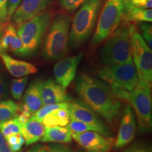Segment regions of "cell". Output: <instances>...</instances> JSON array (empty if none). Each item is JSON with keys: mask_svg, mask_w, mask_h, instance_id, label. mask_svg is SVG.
I'll use <instances>...</instances> for the list:
<instances>
[{"mask_svg": "<svg viewBox=\"0 0 152 152\" xmlns=\"http://www.w3.org/2000/svg\"><path fill=\"white\" fill-rule=\"evenodd\" d=\"M47 147L44 144H37L28 149L26 152H47Z\"/></svg>", "mask_w": 152, "mask_h": 152, "instance_id": "cell-38", "label": "cell"}, {"mask_svg": "<svg viewBox=\"0 0 152 152\" xmlns=\"http://www.w3.org/2000/svg\"><path fill=\"white\" fill-rule=\"evenodd\" d=\"M9 49L14 54L18 56H24V47L23 42L18 34L14 36L9 45Z\"/></svg>", "mask_w": 152, "mask_h": 152, "instance_id": "cell-29", "label": "cell"}, {"mask_svg": "<svg viewBox=\"0 0 152 152\" xmlns=\"http://www.w3.org/2000/svg\"><path fill=\"white\" fill-rule=\"evenodd\" d=\"M53 1L54 0H22L11 16L13 23L18 26L42 13Z\"/></svg>", "mask_w": 152, "mask_h": 152, "instance_id": "cell-14", "label": "cell"}, {"mask_svg": "<svg viewBox=\"0 0 152 152\" xmlns=\"http://www.w3.org/2000/svg\"><path fill=\"white\" fill-rule=\"evenodd\" d=\"M84 53L73 56L62 58L57 61L53 68L55 81L61 86L66 89L75 78L77 68L83 59Z\"/></svg>", "mask_w": 152, "mask_h": 152, "instance_id": "cell-12", "label": "cell"}, {"mask_svg": "<svg viewBox=\"0 0 152 152\" xmlns=\"http://www.w3.org/2000/svg\"><path fill=\"white\" fill-rule=\"evenodd\" d=\"M17 31L12 23H5L4 30L0 37V53H4L9 49V45Z\"/></svg>", "mask_w": 152, "mask_h": 152, "instance_id": "cell-23", "label": "cell"}, {"mask_svg": "<svg viewBox=\"0 0 152 152\" xmlns=\"http://www.w3.org/2000/svg\"><path fill=\"white\" fill-rule=\"evenodd\" d=\"M47 152H72L71 148L64 144H52L47 147Z\"/></svg>", "mask_w": 152, "mask_h": 152, "instance_id": "cell-34", "label": "cell"}, {"mask_svg": "<svg viewBox=\"0 0 152 152\" xmlns=\"http://www.w3.org/2000/svg\"><path fill=\"white\" fill-rule=\"evenodd\" d=\"M99 50L100 59L106 66L132 61L129 27L118 26L109 37Z\"/></svg>", "mask_w": 152, "mask_h": 152, "instance_id": "cell-5", "label": "cell"}, {"mask_svg": "<svg viewBox=\"0 0 152 152\" xmlns=\"http://www.w3.org/2000/svg\"><path fill=\"white\" fill-rule=\"evenodd\" d=\"M99 78L105 82L111 88L130 92L138 84V77L132 61L115 65H108L98 71Z\"/></svg>", "mask_w": 152, "mask_h": 152, "instance_id": "cell-8", "label": "cell"}, {"mask_svg": "<svg viewBox=\"0 0 152 152\" xmlns=\"http://www.w3.org/2000/svg\"><path fill=\"white\" fill-rule=\"evenodd\" d=\"M71 23L68 14H58L54 17L44 42L42 56L45 60H59L67 54Z\"/></svg>", "mask_w": 152, "mask_h": 152, "instance_id": "cell-2", "label": "cell"}, {"mask_svg": "<svg viewBox=\"0 0 152 152\" xmlns=\"http://www.w3.org/2000/svg\"><path fill=\"white\" fill-rule=\"evenodd\" d=\"M141 35L150 48L152 46V26L149 23H143L140 25Z\"/></svg>", "mask_w": 152, "mask_h": 152, "instance_id": "cell-31", "label": "cell"}, {"mask_svg": "<svg viewBox=\"0 0 152 152\" xmlns=\"http://www.w3.org/2000/svg\"><path fill=\"white\" fill-rule=\"evenodd\" d=\"M22 0H9L7 4V12H8V19L11 18L17 7L20 4Z\"/></svg>", "mask_w": 152, "mask_h": 152, "instance_id": "cell-35", "label": "cell"}, {"mask_svg": "<svg viewBox=\"0 0 152 152\" xmlns=\"http://www.w3.org/2000/svg\"><path fill=\"white\" fill-rule=\"evenodd\" d=\"M7 19H8L7 16H6L4 14H3L1 11V10H0V21L6 22L7 20Z\"/></svg>", "mask_w": 152, "mask_h": 152, "instance_id": "cell-40", "label": "cell"}, {"mask_svg": "<svg viewBox=\"0 0 152 152\" xmlns=\"http://www.w3.org/2000/svg\"><path fill=\"white\" fill-rule=\"evenodd\" d=\"M103 0H87L80 7L71 23L69 45L76 48L90 37L96 25Z\"/></svg>", "mask_w": 152, "mask_h": 152, "instance_id": "cell-4", "label": "cell"}, {"mask_svg": "<svg viewBox=\"0 0 152 152\" xmlns=\"http://www.w3.org/2000/svg\"><path fill=\"white\" fill-rule=\"evenodd\" d=\"M124 7L125 0H106L92 37V44L102 42L116 30L123 19Z\"/></svg>", "mask_w": 152, "mask_h": 152, "instance_id": "cell-9", "label": "cell"}, {"mask_svg": "<svg viewBox=\"0 0 152 152\" xmlns=\"http://www.w3.org/2000/svg\"><path fill=\"white\" fill-rule=\"evenodd\" d=\"M45 127L41 121L32 116L22 126L21 134L25 139V143L29 146L40 141L45 134Z\"/></svg>", "mask_w": 152, "mask_h": 152, "instance_id": "cell-18", "label": "cell"}, {"mask_svg": "<svg viewBox=\"0 0 152 152\" xmlns=\"http://www.w3.org/2000/svg\"><path fill=\"white\" fill-rule=\"evenodd\" d=\"M129 27L132 61L139 81L151 87L152 52L134 24Z\"/></svg>", "mask_w": 152, "mask_h": 152, "instance_id": "cell-6", "label": "cell"}, {"mask_svg": "<svg viewBox=\"0 0 152 152\" xmlns=\"http://www.w3.org/2000/svg\"><path fill=\"white\" fill-rule=\"evenodd\" d=\"M43 80L36 79L32 82L26 91L23 96L25 104L34 115L43 106L42 99V85Z\"/></svg>", "mask_w": 152, "mask_h": 152, "instance_id": "cell-17", "label": "cell"}, {"mask_svg": "<svg viewBox=\"0 0 152 152\" xmlns=\"http://www.w3.org/2000/svg\"><path fill=\"white\" fill-rule=\"evenodd\" d=\"M74 152H80V151H74Z\"/></svg>", "mask_w": 152, "mask_h": 152, "instance_id": "cell-42", "label": "cell"}, {"mask_svg": "<svg viewBox=\"0 0 152 152\" xmlns=\"http://www.w3.org/2000/svg\"><path fill=\"white\" fill-rule=\"evenodd\" d=\"M137 122L132 106L127 105L123 111L117 137L115 140L113 149L120 150L130 143L134 138Z\"/></svg>", "mask_w": 152, "mask_h": 152, "instance_id": "cell-13", "label": "cell"}, {"mask_svg": "<svg viewBox=\"0 0 152 152\" xmlns=\"http://www.w3.org/2000/svg\"><path fill=\"white\" fill-rule=\"evenodd\" d=\"M28 80V76L13 80L10 87L11 94L13 98L16 100H20L21 99L27 85Z\"/></svg>", "mask_w": 152, "mask_h": 152, "instance_id": "cell-25", "label": "cell"}, {"mask_svg": "<svg viewBox=\"0 0 152 152\" xmlns=\"http://www.w3.org/2000/svg\"><path fill=\"white\" fill-rule=\"evenodd\" d=\"M9 0H0V10L3 14L8 17V12H7V4Z\"/></svg>", "mask_w": 152, "mask_h": 152, "instance_id": "cell-39", "label": "cell"}, {"mask_svg": "<svg viewBox=\"0 0 152 152\" xmlns=\"http://www.w3.org/2000/svg\"><path fill=\"white\" fill-rule=\"evenodd\" d=\"M72 134L67 126L45 127V134L41 138L42 142L70 143L72 141Z\"/></svg>", "mask_w": 152, "mask_h": 152, "instance_id": "cell-20", "label": "cell"}, {"mask_svg": "<svg viewBox=\"0 0 152 152\" xmlns=\"http://www.w3.org/2000/svg\"><path fill=\"white\" fill-rule=\"evenodd\" d=\"M5 138L7 140V143L9 144V147L15 152L20 151L25 144V139L23 137L21 133L10 134Z\"/></svg>", "mask_w": 152, "mask_h": 152, "instance_id": "cell-27", "label": "cell"}, {"mask_svg": "<svg viewBox=\"0 0 152 152\" xmlns=\"http://www.w3.org/2000/svg\"><path fill=\"white\" fill-rule=\"evenodd\" d=\"M123 152H151V149L141 143H134L128 147Z\"/></svg>", "mask_w": 152, "mask_h": 152, "instance_id": "cell-32", "label": "cell"}, {"mask_svg": "<svg viewBox=\"0 0 152 152\" xmlns=\"http://www.w3.org/2000/svg\"><path fill=\"white\" fill-rule=\"evenodd\" d=\"M5 22H1L0 21V37H1V34H2V32H3V30H4V23Z\"/></svg>", "mask_w": 152, "mask_h": 152, "instance_id": "cell-41", "label": "cell"}, {"mask_svg": "<svg viewBox=\"0 0 152 152\" xmlns=\"http://www.w3.org/2000/svg\"><path fill=\"white\" fill-rule=\"evenodd\" d=\"M68 127L71 130V134H78V133L84 132L86 131H95L99 133V130L96 127L72 118L70 120V123L68 125Z\"/></svg>", "mask_w": 152, "mask_h": 152, "instance_id": "cell-26", "label": "cell"}, {"mask_svg": "<svg viewBox=\"0 0 152 152\" xmlns=\"http://www.w3.org/2000/svg\"><path fill=\"white\" fill-rule=\"evenodd\" d=\"M23 125L16 117L0 124V131L1 134L7 137L10 134H20L21 133Z\"/></svg>", "mask_w": 152, "mask_h": 152, "instance_id": "cell-24", "label": "cell"}, {"mask_svg": "<svg viewBox=\"0 0 152 152\" xmlns=\"http://www.w3.org/2000/svg\"><path fill=\"white\" fill-rule=\"evenodd\" d=\"M71 118L93 125L99 130L100 134L111 137L112 132L109 127L100 118L99 115L93 111L81 99H74L68 102Z\"/></svg>", "mask_w": 152, "mask_h": 152, "instance_id": "cell-10", "label": "cell"}, {"mask_svg": "<svg viewBox=\"0 0 152 152\" xmlns=\"http://www.w3.org/2000/svg\"><path fill=\"white\" fill-rule=\"evenodd\" d=\"M19 105L11 99L0 100V124L17 117Z\"/></svg>", "mask_w": 152, "mask_h": 152, "instance_id": "cell-22", "label": "cell"}, {"mask_svg": "<svg viewBox=\"0 0 152 152\" xmlns=\"http://www.w3.org/2000/svg\"><path fill=\"white\" fill-rule=\"evenodd\" d=\"M68 102H63V103L59 104H47V105H43L36 113L34 114L33 116H35L36 118L39 120V121H42L45 115L47 114L51 113V112L54 111L57 109L68 105Z\"/></svg>", "mask_w": 152, "mask_h": 152, "instance_id": "cell-28", "label": "cell"}, {"mask_svg": "<svg viewBox=\"0 0 152 152\" xmlns=\"http://www.w3.org/2000/svg\"><path fill=\"white\" fill-rule=\"evenodd\" d=\"M75 92L83 102L109 123H113L121 113V101L107 83L87 74L77 77Z\"/></svg>", "mask_w": 152, "mask_h": 152, "instance_id": "cell-1", "label": "cell"}, {"mask_svg": "<svg viewBox=\"0 0 152 152\" xmlns=\"http://www.w3.org/2000/svg\"><path fill=\"white\" fill-rule=\"evenodd\" d=\"M42 99L43 105L69 102L71 98L66 89L52 78L43 81L42 85Z\"/></svg>", "mask_w": 152, "mask_h": 152, "instance_id": "cell-15", "label": "cell"}, {"mask_svg": "<svg viewBox=\"0 0 152 152\" xmlns=\"http://www.w3.org/2000/svg\"><path fill=\"white\" fill-rule=\"evenodd\" d=\"M0 152H15L11 149L4 136L0 131Z\"/></svg>", "mask_w": 152, "mask_h": 152, "instance_id": "cell-37", "label": "cell"}, {"mask_svg": "<svg viewBox=\"0 0 152 152\" xmlns=\"http://www.w3.org/2000/svg\"><path fill=\"white\" fill-rule=\"evenodd\" d=\"M6 68L11 75L15 77H21L37 72V68L29 62L14 58L7 53H0Z\"/></svg>", "mask_w": 152, "mask_h": 152, "instance_id": "cell-16", "label": "cell"}, {"mask_svg": "<svg viewBox=\"0 0 152 152\" xmlns=\"http://www.w3.org/2000/svg\"><path fill=\"white\" fill-rule=\"evenodd\" d=\"M123 20L126 23H151V9H143L135 7L130 0H125Z\"/></svg>", "mask_w": 152, "mask_h": 152, "instance_id": "cell-19", "label": "cell"}, {"mask_svg": "<svg viewBox=\"0 0 152 152\" xmlns=\"http://www.w3.org/2000/svg\"><path fill=\"white\" fill-rule=\"evenodd\" d=\"M130 2L135 7L143 9H151L152 0H130Z\"/></svg>", "mask_w": 152, "mask_h": 152, "instance_id": "cell-36", "label": "cell"}, {"mask_svg": "<svg viewBox=\"0 0 152 152\" xmlns=\"http://www.w3.org/2000/svg\"><path fill=\"white\" fill-rule=\"evenodd\" d=\"M72 138L87 152H110L113 149L115 139L95 131L72 134Z\"/></svg>", "mask_w": 152, "mask_h": 152, "instance_id": "cell-11", "label": "cell"}, {"mask_svg": "<svg viewBox=\"0 0 152 152\" xmlns=\"http://www.w3.org/2000/svg\"><path fill=\"white\" fill-rule=\"evenodd\" d=\"M116 97L130 103L138 120L140 131L148 132L152 125V99L151 87L139 81L132 91L111 88Z\"/></svg>", "mask_w": 152, "mask_h": 152, "instance_id": "cell-3", "label": "cell"}, {"mask_svg": "<svg viewBox=\"0 0 152 152\" xmlns=\"http://www.w3.org/2000/svg\"><path fill=\"white\" fill-rule=\"evenodd\" d=\"M70 120L71 117L68 104L48 113L42 119L41 122L45 127L67 126Z\"/></svg>", "mask_w": 152, "mask_h": 152, "instance_id": "cell-21", "label": "cell"}, {"mask_svg": "<svg viewBox=\"0 0 152 152\" xmlns=\"http://www.w3.org/2000/svg\"><path fill=\"white\" fill-rule=\"evenodd\" d=\"M7 96V84L6 78L0 68V100L5 99Z\"/></svg>", "mask_w": 152, "mask_h": 152, "instance_id": "cell-33", "label": "cell"}, {"mask_svg": "<svg viewBox=\"0 0 152 152\" xmlns=\"http://www.w3.org/2000/svg\"><path fill=\"white\" fill-rule=\"evenodd\" d=\"M87 0H60L61 6L64 10L73 13L79 9Z\"/></svg>", "mask_w": 152, "mask_h": 152, "instance_id": "cell-30", "label": "cell"}, {"mask_svg": "<svg viewBox=\"0 0 152 152\" xmlns=\"http://www.w3.org/2000/svg\"><path fill=\"white\" fill-rule=\"evenodd\" d=\"M51 23V14L43 12L18 26L17 34L24 47V57L30 56L38 50Z\"/></svg>", "mask_w": 152, "mask_h": 152, "instance_id": "cell-7", "label": "cell"}]
</instances>
